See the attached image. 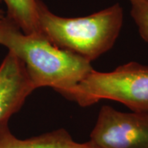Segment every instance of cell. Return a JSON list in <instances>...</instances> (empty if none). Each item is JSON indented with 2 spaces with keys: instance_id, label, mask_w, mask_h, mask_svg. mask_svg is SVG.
I'll use <instances>...</instances> for the list:
<instances>
[{
  "instance_id": "obj_3",
  "label": "cell",
  "mask_w": 148,
  "mask_h": 148,
  "mask_svg": "<svg viewBox=\"0 0 148 148\" xmlns=\"http://www.w3.org/2000/svg\"><path fill=\"white\" fill-rule=\"evenodd\" d=\"M65 98L82 107L111 100L134 112H148V66L131 62L108 73L93 70Z\"/></svg>"
},
{
  "instance_id": "obj_4",
  "label": "cell",
  "mask_w": 148,
  "mask_h": 148,
  "mask_svg": "<svg viewBox=\"0 0 148 148\" xmlns=\"http://www.w3.org/2000/svg\"><path fill=\"white\" fill-rule=\"evenodd\" d=\"M90 142L98 148H148V112L102 106Z\"/></svg>"
},
{
  "instance_id": "obj_8",
  "label": "cell",
  "mask_w": 148,
  "mask_h": 148,
  "mask_svg": "<svg viewBox=\"0 0 148 148\" xmlns=\"http://www.w3.org/2000/svg\"><path fill=\"white\" fill-rule=\"evenodd\" d=\"M131 16L141 37L148 43V0H129Z\"/></svg>"
},
{
  "instance_id": "obj_9",
  "label": "cell",
  "mask_w": 148,
  "mask_h": 148,
  "mask_svg": "<svg viewBox=\"0 0 148 148\" xmlns=\"http://www.w3.org/2000/svg\"><path fill=\"white\" fill-rule=\"evenodd\" d=\"M4 16H5V14H4V12H3V11L0 9V22L2 21V20L4 18Z\"/></svg>"
},
{
  "instance_id": "obj_7",
  "label": "cell",
  "mask_w": 148,
  "mask_h": 148,
  "mask_svg": "<svg viewBox=\"0 0 148 148\" xmlns=\"http://www.w3.org/2000/svg\"><path fill=\"white\" fill-rule=\"evenodd\" d=\"M7 7L6 16L27 34L40 32L37 4L39 0H1Z\"/></svg>"
},
{
  "instance_id": "obj_5",
  "label": "cell",
  "mask_w": 148,
  "mask_h": 148,
  "mask_svg": "<svg viewBox=\"0 0 148 148\" xmlns=\"http://www.w3.org/2000/svg\"><path fill=\"white\" fill-rule=\"evenodd\" d=\"M35 90L23 63L8 51L0 64V127L8 125Z\"/></svg>"
},
{
  "instance_id": "obj_2",
  "label": "cell",
  "mask_w": 148,
  "mask_h": 148,
  "mask_svg": "<svg viewBox=\"0 0 148 148\" xmlns=\"http://www.w3.org/2000/svg\"><path fill=\"white\" fill-rule=\"evenodd\" d=\"M37 13L40 32L50 42L89 62L114 46L123 23L119 3L89 16L65 17L53 13L39 0Z\"/></svg>"
},
{
  "instance_id": "obj_6",
  "label": "cell",
  "mask_w": 148,
  "mask_h": 148,
  "mask_svg": "<svg viewBox=\"0 0 148 148\" xmlns=\"http://www.w3.org/2000/svg\"><path fill=\"white\" fill-rule=\"evenodd\" d=\"M0 148H98L90 141L75 142L65 129H58L28 139L16 138L8 125L0 127Z\"/></svg>"
},
{
  "instance_id": "obj_1",
  "label": "cell",
  "mask_w": 148,
  "mask_h": 148,
  "mask_svg": "<svg viewBox=\"0 0 148 148\" xmlns=\"http://www.w3.org/2000/svg\"><path fill=\"white\" fill-rule=\"evenodd\" d=\"M0 45L23 63L36 89L51 87L64 97L94 70L90 62L56 46L42 32L24 33L6 15L0 22Z\"/></svg>"
}]
</instances>
